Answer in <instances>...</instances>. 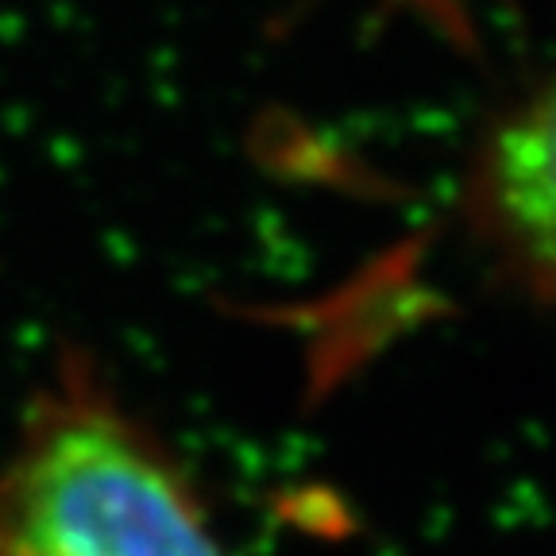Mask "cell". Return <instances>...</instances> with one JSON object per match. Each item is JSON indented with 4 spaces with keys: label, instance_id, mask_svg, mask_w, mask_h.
<instances>
[{
    "label": "cell",
    "instance_id": "obj_1",
    "mask_svg": "<svg viewBox=\"0 0 556 556\" xmlns=\"http://www.w3.org/2000/svg\"><path fill=\"white\" fill-rule=\"evenodd\" d=\"M0 556H225L178 471L101 406H59L0 476Z\"/></svg>",
    "mask_w": 556,
    "mask_h": 556
},
{
    "label": "cell",
    "instance_id": "obj_2",
    "mask_svg": "<svg viewBox=\"0 0 556 556\" xmlns=\"http://www.w3.org/2000/svg\"><path fill=\"white\" fill-rule=\"evenodd\" d=\"M491 186L506 232L556 282V86L498 131Z\"/></svg>",
    "mask_w": 556,
    "mask_h": 556
}]
</instances>
